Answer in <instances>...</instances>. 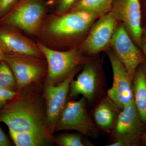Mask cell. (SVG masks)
<instances>
[{
	"instance_id": "7",
	"label": "cell",
	"mask_w": 146,
	"mask_h": 146,
	"mask_svg": "<svg viewBox=\"0 0 146 146\" xmlns=\"http://www.w3.org/2000/svg\"><path fill=\"white\" fill-rule=\"evenodd\" d=\"M106 13L104 11H73L54 20L50 24L49 30L52 34L56 36L80 34L87 29L98 17Z\"/></svg>"
},
{
	"instance_id": "19",
	"label": "cell",
	"mask_w": 146,
	"mask_h": 146,
	"mask_svg": "<svg viewBox=\"0 0 146 146\" xmlns=\"http://www.w3.org/2000/svg\"><path fill=\"white\" fill-rule=\"evenodd\" d=\"M0 89L18 92L13 72L5 60L0 62Z\"/></svg>"
},
{
	"instance_id": "9",
	"label": "cell",
	"mask_w": 146,
	"mask_h": 146,
	"mask_svg": "<svg viewBox=\"0 0 146 146\" xmlns=\"http://www.w3.org/2000/svg\"><path fill=\"white\" fill-rule=\"evenodd\" d=\"M142 121L133 100L118 115L113 131L114 135L126 146L136 143L143 132Z\"/></svg>"
},
{
	"instance_id": "29",
	"label": "cell",
	"mask_w": 146,
	"mask_h": 146,
	"mask_svg": "<svg viewBox=\"0 0 146 146\" xmlns=\"http://www.w3.org/2000/svg\"><path fill=\"white\" fill-rule=\"evenodd\" d=\"M144 138H145V140L146 141V133L145 135V137H144Z\"/></svg>"
},
{
	"instance_id": "1",
	"label": "cell",
	"mask_w": 146,
	"mask_h": 146,
	"mask_svg": "<svg viewBox=\"0 0 146 146\" xmlns=\"http://www.w3.org/2000/svg\"><path fill=\"white\" fill-rule=\"evenodd\" d=\"M0 122L4 123L9 130L14 132H38L52 135L46 127L44 95L25 93V90L0 110Z\"/></svg>"
},
{
	"instance_id": "3",
	"label": "cell",
	"mask_w": 146,
	"mask_h": 146,
	"mask_svg": "<svg viewBox=\"0 0 146 146\" xmlns=\"http://www.w3.org/2000/svg\"><path fill=\"white\" fill-rule=\"evenodd\" d=\"M39 58L5 53V61L12 71L16 80L18 93L39 83L46 68Z\"/></svg>"
},
{
	"instance_id": "11",
	"label": "cell",
	"mask_w": 146,
	"mask_h": 146,
	"mask_svg": "<svg viewBox=\"0 0 146 146\" xmlns=\"http://www.w3.org/2000/svg\"><path fill=\"white\" fill-rule=\"evenodd\" d=\"M112 10L117 20L122 21L134 40L141 43L143 30L140 0H113Z\"/></svg>"
},
{
	"instance_id": "6",
	"label": "cell",
	"mask_w": 146,
	"mask_h": 146,
	"mask_svg": "<svg viewBox=\"0 0 146 146\" xmlns=\"http://www.w3.org/2000/svg\"><path fill=\"white\" fill-rule=\"evenodd\" d=\"M46 9L44 0H19L7 23L30 33L38 30Z\"/></svg>"
},
{
	"instance_id": "20",
	"label": "cell",
	"mask_w": 146,
	"mask_h": 146,
	"mask_svg": "<svg viewBox=\"0 0 146 146\" xmlns=\"http://www.w3.org/2000/svg\"><path fill=\"white\" fill-rule=\"evenodd\" d=\"M54 142L60 146H84L85 141L79 133H62L54 137Z\"/></svg>"
},
{
	"instance_id": "28",
	"label": "cell",
	"mask_w": 146,
	"mask_h": 146,
	"mask_svg": "<svg viewBox=\"0 0 146 146\" xmlns=\"http://www.w3.org/2000/svg\"><path fill=\"white\" fill-rule=\"evenodd\" d=\"M143 49L145 53V54L146 55V43H145L143 44Z\"/></svg>"
},
{
	"instance_id": "2",
	"label": "cell",
	"mask_w": 146,
	"mask_h": 146,
	"mask_svg": "<svg viewBox=\"0 0 146 146\" xmlns=\"http://www.w3.org/2000/svg\"><path fill=\"white\" fill-rule=\"evenodd\" d=\"M38 48L46 59V81L54 85H57L64 80L82 61L81 54L77 50L58 51L41 44H38Z\"/></svg>"
},
{
	"instance_id": "27",
	"label": "cell",
	"mask_w": 146,
	"mask_h": 146,
	"mask_svg": "<svg viewBox=\"0 0 146 146\" xmlns=\"http://www.w3.org/2000/svg\"><path fill=\"white\" fill-rule=\"evenodd\" d=\"M5 53L2 47L0 44V62L3 60H5Z\"/></svg>"
},
{
	"instance_id": "18",
	"label": "cell",
	"mask_w": 146,
	"mask_h": 146,
	"mask_svg": "<svg viewBox=\"0 0 146 146\" xmlns=\"http://www.w3.org/2000/svg\"><path fill=\"white\" fill-rule=\"evenodd\" d=\"M113 0H78L71 9L72 11L108 12L112 9Z\"/></svg>"
},
{
	"instance_id": "15",
	"label": "cell",
	"mask_w": 146,
	"mask_h": 146,
	"mask_svg": "<svg viewBox=\"0 0 146 146\" xmlns=\"http://www.w3.org/2000/svg\"><path fill=\"white\" fill-rule=\"evenodd\" d=\"M11 138L17 146H43L54 142L52 135L33 132H16L9 130Z\"/></svg>"
},
{
	"instance_id": "12",
	"label": "cell",
	"mask_w": 146,
	"mask_h": 146,
	"mask_svg": "<svg viewBox=\"0 0 146 146\" xmlns=\"http://www.w3.org/2000/svg\"><path fill=\"white\" fill-rule=\"evenodd\" d=\"M0 44L4 52H7L8 54L27 56L39 58L42 57L40 50L31 41L11 31L0 29Z\"/></svg>"
},
{
	"instance_id": "23",
	"label": "cell",
	"mask_w": 146,
	"mask_h": 146,
	"mask_svg": "<svg viewBox=\"0 0 146 146\" xmlns=\"http://www.w3.org/2000/svg\"><path fill=\"white\" fill-rule=\"evenodd\" d=\"M78 0H56V11L58 13L63 14L71 9Z\"/></svg>"
},
{
	"instance_id": "13",
	"label": "cell",
	"mask_w": 146,
	"mask_h": 146,
	"mask_svg": "<svg viewBox=\"0 0 146 146\" xmlns=\"http://www.w3.org/2000/svg\"><path fill=\"white\" fill-rule=\"evenodd\" d=\"M97 74L92 65H85L75 80H73L70 85L69 96L76 98L82 95L86 99L91 101L94 98L96 91Z\"/></svg>"
},
{
	"instance_id": "17",
	"label": "cell",
	"mask_w": 146,
	"mask_h": 146,
	"mask_svg": "<svg viewBox=\"0 0 146 146\" xmlns=\"http://www.w3.org/2000/svg\"><path fill=\"white\" fill-rule=\"evenodd\" d=\"M111 100H104L97 107L94 113V119L98 125L103 129H108L116 120V111Z\"/></svg>"
},
{
	"instance_id": "16",
	"label": "cell",
	"mask_w": 146,
	"mask_h": 146,
	"mask_svg": "<svg viewBox=\"0 0 146 146\" xmlns=\"http://www.w3.org/2000/svg\"><path fill=\"white\" fill-rule=\"evenodd\" d=\"M133 97L134 104L142 122L146 123V77L140 70L134 76Z\"/></svg>"
},
{
	"instance_id": "4",
	"label": "cell",
	"mask_w": 146,
	"mask_h": 146,
	"mask_svg": "<svg viewBox=\"0 0 146 146\" xmlns=\"http://www.w3.org/2000/svg\"><path fill=\"white\" fill-rule=\"evenodd\" d=\"M75 73L72 72L57 85L45 82L43 95L46 104V125L51 135L54 133L56 125L68 102L70 85Z\"/></svg>"
},
{
	"instance_id": "30",
	"label": "cell",
	"mask_w": 146,
	"mask_h": 146,
	"mask_svg": "<svg viewBox=\"0 0 146 146\" xmlns=\"http://www.w3.org/2000/svg\"><path fill=\"white\" fill-rule=\"evenodd\" d=\"M1 0H0V11H1Z\"/></svg>"
},
{
	"instance_id": "26",
	"label": "cell",
	"mask_w": 146,
	"mask_h": 146,
	"mask_svg": "<svg viewBox=\"0 0 146 146\" xmlns=\"http://www.w3.org/2000/svg\"><path fill=\"white\" fill-rule=\"evenodd\" d=\"M108 146H125V143L123 141L117 139V141L113 143L110 144L108 145Z\"/></svg>"
},
{
	"instance_id": "24",
	"label": "cell",
	"mask_w": 146,
	"mask_h": 146,
	"mask_svg": "<svg viewBox=\"0 0 146 146\" xmlns=\"http://www.w3.org/2000/svg\"><path fill=\"white\" fill-rule=\"evenodd\" d=\"M19 0H1V11H5L16 4Z\"/></svg>"
},
{
	"instance_id": "21",
	"label": "cell",
	"mask_w": 146,
	"mask_h": 146,
	"mask_svg": "<svg viewBox=\"0 0 146 146\" xmlns=\"http://www.w3.org/2000/svg\"><path fill=\"white\" fill-rule=\"evenodd\" d=\"M108 98L115 105L119 108L123 109V108L129 104L133 100H130L123 95L116 92L112 88H110L108 91Z\"/></svg>"
},
{
	"instance_id": "25",
	"label": "cell",
	"mask_w": 146,
	"mask_h": 146,
	"mask_svg": "<svg viewBox=\"0 0 146 146\" xmlns=\"http://www.w3.org/2000/svg\"><path fill=\"white\" fill-rule=\"evenodd\" d=\"M12 146V143L8 139L3 130L0 127V146Z\"/></svg>"
},
{
	"instance_id": "5",
	"label": "cell",
	"mask_w": 146,
	"mask_h": 146,
	"mask_svg": "<svg viewBox=\"0 0 146 146\" xmlns=\"http://www.w3.org/2000/svg\"><path fill=\"white\" fill-rule=\"evenodd\" d=\"M69 130L76 131L90 137H95L98 135L96 128L87 112L84 97L77 101L67 102L56 125L54 132Z\"/></svg>"
},
{
	"instance_id": "8",
	"label": "cell",
	"mask_w": 146,
	"mask_h": 146,
	"mask_svg": "<svg viewBox=\"0 0 146 146\" xmlns=\"http://www.w3.org/2000/svg\"><path fill=\"white\" fill-rule=\"evenodd\" d=\"M110 42L132 80L137 67L143 62V59L141 52L131 41L124 25L116 27Z\"/></svg>"
},
{
	"instance_id": "22",
	"label": "cell",
	"mask_w": 146,
	"mask_h": 146,
	"mask_svg": "<svg viewBox=\"0 0 146 146\" xmlns=\"http://www.w3.org/2000/svg\"><path fill=\"white\" fill-rule=\"evenodd\" d=\"M17 91L0 89V110L17 96Z\"/></svg>"
},
{
	"instance_id": "10",
	"label": "cell",
	"mask_w": 146,
	"mask_h": 146,
	"mask_svg": "<svg viewBox=\"0 0 146 146\" xmlns=\"http://www.w3.org/2000/svg\"><path fill=\"white\" fill-rule=\"evenodd\" d=\"M117 18L111 9L100 16L84 42V49L91 54L101 51L111 42L116 28Z\"/></svg>"
},
{
	"instance_id": "14",
	"label": "cell",
	"mask_w": 146,
	"mask_h": 146,
	"mask_svg": "<svg viewBox=\"0 0 146 146\" xmlns=\"http://www.w3.org/2000/svg\"><path fill=\"white\" fill-rule=\"evenodd\" d=\"M110 60L113 72V81L111 88L130 100H133L131 81L127 70L117 55L109 53Z\"/></svg>"
}]
</instances>
